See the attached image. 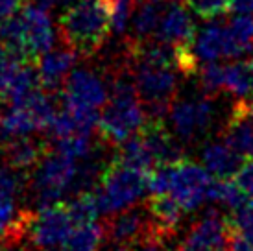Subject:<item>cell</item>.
Instances as JSON below:
<instances>
[{
  "label": "cell",
  "mask_w": 253,
  "mask_h": 251,
  "mask_svg": "<svg viewBox=\"0 0 253 251\" xmlns=\"http://www.w3.org/2000/svg\"><path fill=\"white\" fill-rule=\"evenodd\" d=\"M212 179L214 177L204 165L179 159L152 170L148 190L152 196H170L181 205L185 212H190L202 203L209 202Z\"/></svg>",
  "instance_id": "obj_1"
},
{
  "label": "cell",
  "mask_w": 253,
  "mask_h": 251,
  "mask_svg": "<svg viewBox=\"0 0 253 251\" xmlns=\"http://www.w3.org/2000/svg\"><path fill=\"white\" fill-rule=\"evenodd\" d=\"M56 41L54 24L46 9L37 4L22 6L0 26V42L24 61H36L52 50Z\"/></svg>",
  "instance_id": "obj_2"
},
{
  "label": "cell",
  "mask_w": 253,
  "mask_h": 251,
  "mask_svg": "<svg viewBox=\"0 0 253 251\" xmlns=\"http://www.w3.org/2000/svg\"><path fill=\"white\" fill-rule=\"evenodd\" d=\"M111 32L106 0H78L59 19V34L80 56H94Z\"/></svg>",
  "instance_id": "obj_3"
},
{
  "label": "cell",
  "mask_w": 253,
  "mask_h": 251,
  "mask_svg": "<svg viewBox=\"0 0 253 251\" xmlns=\"http://www.w3.org/2000/svg\"><path fill=\"white\" fill-rule=\"evenodd\" d=\"M150 172L127 167L120 161L107 165L94 188L102 214H115L133 207L148 190Z\"/></svg>",
  "instance_id": "obj_4"
},
{
  "label": "cell",
  "mask_w": 253,
  "mask_h": 251,
  "mask_svg": "<svg viewBox=\"0 0 253 251\" xmlns=\"http://www.w3.org/2000/svg\"><path fill=\"white\" fill-rule=\"evenodd\" d=\"M80 174V161L57 150L46 152L32 175V194L37 207L57 203L67 192H74Z\"/></svg>",
  "instance_id": "obj_5"
},
{
  "label": "cell",
  "mask_w": 253,
  "mask_h": 251,
  "mask_svg": "<svg viewBox=\"0 0 253 251\" xmlns=\"http://www.w3.org/2000/svg\"><path fill=\"white\" fill-rule=\"evenodd\" d=\"M135 87L139 92L148 120H163L169 115L170 105L176 100L177 72L169 65L154 63H131Z\"/></svg>",
  "instance_id": "obj_6"
},
{
  "label": "cell",
  "mask_w": 253,
  "mask_h": 251,
  "mask_svg": "<svg viewBox=\"0 0 253 251\" xmlns=\"http://www.w3.org/2000/svg\"><path fill=\"white\" fill-rule=\"evenodd\" d=\"M78 223L72 218L67 203H54L39 209L36 216L30 218L28 233L32 242L42 251L57 250L65 244Z\"/></svg>",
  "instance_id": "obj_7"
},
{
  "label": "cell",
  "mask_w": 253,
  "mask_h": 251,
  "mask_svg": "<svg viewBox=\"0 0 253 251\" xmlns=\"http://www.w3.org/2000/svg\"><path fill=\"white\" fill-rule=\"evenodd\" d=\"M214 117L211 96H196L174 100L170 105L169 119L172 131L176 133L177 139L192 140L211 126Z\"/></svg>",
  "instance_id": "obj_8"
},
{
  "label": "cell",
  "mask_w": 253,
  "mask_h": 251,
  "mask_svg": "<svg viewBox=\"0 0 253 251\" xmlns=\"http://www.w3.org/2000/svg\"><path fill=\"white\" fill-rule=\"evenodd\" d=\"M61 89H63V104L74 109L100 111V107H104L109 98L106 82L96 72L87 69L72 70Z\"/></svg>",
  "instance_id": "obj_9"
},
{
  "label": "cell",
  "mask_w": 253,
  "mask_h": 251,
  "mask_svg": "<svg viewBox=\"0 0 253 251\" xmlns=\"http://www.w3.org/2000/svg\"><path fill=\"white\" fill-rule=\"evenodd\" d=\"M231 225L216 210L200 218L179 246V251H229Z\"/></svg>",
  "instance_id": "obj_10"
},
{
  "label": "cell",
  "mask_w": 253,
  "mask_h": 251,
  "mask_svg": "<svg viewBox=\"0 0 253 251\" xmlns=\"http://www.w3.org/2000/svg\"><path fill=\"white\" fill-rule=\"evenodd\" d=\"M192 48L200 61H216L222 57L239 59L244 56V52L235 42L227 26H222L216 22L202 28V32L194 37Z\"/></svg>",
  "instance_id": "obj_11"
},
{
  "label": "cell",
  "mask_w": 253,
  "mask_h": 251,
  "mask_svg": "<svg viewBox=\"0 0 253 251\" xmlns=\"http://www.w3.org/2000/svg\"><path fill=\"white\" fill-rule=\"evenodd\" d=\"M152 220V216H150ZM148 220V214L141 209H124L111 214L107 225L104 227L109 240L115 244L133 246L148 235L155 233L154 222Z\"/></svg>",
  "instance_id": "obj_12"
},
{
  "label": "cell",
  "mask_w": 253,
  "mask_h": 251,
  "mask_svg": "<svg viewBox=\"0 0 253 251\" xmlns=\"http://www.w3.org/2000/svg\"><path fill=\"white\" fill-rule=\"evenodd\" d=\"M78 56L80 54L71 46L48 50L46 54H42L39 57V63H37V72H39L42 89H46L50 92L61 89L67 76L71 74L74 65H76Z\"/></svg>",
  "instance_id": "obj_13"
},
{
  "label": "cell",
  "mask_w": 253,
  "mask_h": 251,
  "mask_svg": "<svg viewBox=\"0 0 253 251\" xmlns=\"http://www.w3.org/2000/svg\"><path fill=\"white\" fill-rule=\"evenodd\" d=\"M154 37L177 46H192L196 34L189 9H185L181 4H172L167 7V11L161 15V22Z\"/></svg>",
  "instance_id": "obj_14"
},
{
  "label": "cell",
  "mask_w": 253,
  "mask_h": 251,
  "mask_svg": "<svg viewBox=\"0 0 253 251\" xmlns=\"http://www.w3.org/2000/svg\"><path fill=\"white\" fill-rule=\"evenodd\" d=\"M202 165L211 172L212 177L231 179L244 165V155H240L225 139L212 140L202 150Z\"/></svg>",
  "instance_id": "obj_15"
},
{
  "label": "cell",
  "mask_w": 253,
  "mask_h": 251,
  "mask_svg": "<svg viewBox=\"0 0 253 251\" xmlns=\"http://www.w3.org/2000/svg\"><path fill=\"white\" fill-rule=\"evenodd\" d=\"M42 155H44L42 144L37 142L36 139H30V135L28 137L7 139L4 144L6 163L17 170H22V172L37 167V163L42 159Z\"/></svg>",
  "instance_id": "obj_16"
},
{
  "label": "cell",
  "mask_w": 253,
  "mask_h": 251,
  "mask_svg": "<svg viewBox=\"0 0 253 251\" xmlns=\"http://www.w3.org/2000/svg\"><path fill=\"white\" fill-rule=\"evenodd\" d=\"M2 120V140L15 139V137H28L34 131H41L36 117L32 115L26 105H9L0 111Z\"/></svg>",
  "instance_id": "obj_17"
},
{
  "label": "cell",
  "mask_w": 253,
  "mask_h": 251,
  "mask_svg": "<svg viewBox=\"0 0 253 251\" xmlns=\"http://www.w3.org/2000/svg\"><path fill=\"white\" fill-rule=\"evenodd\" d=\"M224 139L240 155L253 159V117L242 113L239 107H233V115L227 122Z\"/></svg>",
  "instance_id": "obj_18"
},
{
  "label": "cell",
  "mask_w": 253,
  "mask_h": 251,
  "mask_svg": "<svg viewBox=\"0 0 253 251\" xmlns=\"http://www.w3.org/2000/svg\"><path fill=\"white\" fill-rule=\"evenodd\" d=\"M104 235L106 229L96 222L78 223L61 246V251H98Z\"/></svg>",
  "instance_id": "obj_19"
},
{
  "label": "cell",
  "mask_w": 253,
  "mask_h": 251,
  "mask_svg": "<svg viewBox=\"0 0 253 251\" xmlns=\"http://www.w3.org/2000/svg\"><path fill=\"white\" fill-rule=\"evenodd\" d=\"M163 11L152 2H142L133 13V39H152L159 28Z\"/></svg>",
  "instance_id": "obj_20"
},
{
  "label": "cell",
  "mask_w": 253,
  "mask_h": 251,
  "mask_svg": "<svg viewBox=\"0 0 253 251\" xmlns=\"http://www.w3.org/2000/svg\"><path fill=\"white\" fill-rule=\"evenodd\" d=\"M224 89L235 96H248L253 91V78L248 63H231L225 65Z\"/></svg>",
  "instance_id": "obj_21"
},
{
  "label": "cell",
  "mask_w": 253,
  "mask_h": 251,
  "mask_svg": "<svg viewBox=\"0 0 253 251\" xmlns=\"http://www.w3.org/2000/svg\"><path fill=\"white\" fill-rule=\"evenodd\" d=\"M250 196L240 188V185L237 181L231 179H218L214 177L209 187V202L224 203L231 209H237L239 205L246 202Z\"/></svg>",
  "instance_id": "obj_22"
},
{
  "label": "cell",
  "mask_w": 253,
  "mask_h": 251,
  "mask_svg": "<svg viewBox=\"0 0 253 251\" xmlns=\"http://www.w3.org/2000/svg\"><path fill=\"white\" fill-rule=\"evenodd\" d=\"M54 150H57V152H61L65 155H71V157H74L78 161H85L87 157L92 155V135L74 133V135H69V137L56 139Z\"/></svg>",
  "instance_id": "obj_23"
},
{
  "label": "cell",
  "mask_w": 253,
  "mask_h": 251,
  "mask_svg": "<svg viewBox=\"0 0 253 251\" xmlns=\"http://www.w3.org/2000/svg\"><path fill=\"white\" fill-rule=\"evenodd\" d=\"M67 205H69L71 214H72V218L76 220V223L96 222V218H98V214H100L98 202H96L94 190L80 192V194L74 196V200H71Z\"/></svg>",
  "instance_id": "obj_24"
},
{
  "label": "cell",
  "mask_w": 253,
  "mask_h": 251,
  "mask_svg": "<svg viewBox=\"0 0 253 251\" xmlns=\"http://www.w3.org/2000/svg\"><path fill=\"white\" fill-rule=\"evenodd\" d=\"M109 9V21H111V32L115 35L126 34L129 21L135 13L137 0H106Z\"/></svg>",
  "instance_id": "obj_25"
},
{
  "label": "cell",
  "mask_w": 253,
  "mask_h": 251,
  "mask_svg": "<svg viewBox=\"0 0 253 251\" xmlns=\"http://www.w3.org/2000/svg\"><path fill=\"white\" fill-rule=\"evenodd\" d=\"M225 65H218L216 61H205V65L198 70L200 87L205 96H216L224 89Z\"/></svg>",
  "instance_id": "obj_26"
},
{
  "label": "cell",
  "mask_w": 253,
  "mask_h": 251,
  "mask_svg": "<svg viewBox=\"0 0 253 251\" xmlns=\"http://www.w3.org/2000/svg\"><path fill=\"white\" fill-rule=\"evenodd\" d=\"M227 30L235 42L244 52V56L253 52V15H239L229 21Z\"/></svg>",
  "instance_id": "obj_27"
},
{
  "label": "cell",
  "mask_w": 253,
  "mask_h": 251,
  "mask_svg": "<svg viewBox=\"0 0 253 251\" xmlns=\"http://www.w3.org/2000/svg\"><path fill=\"white\" fill-rule=\"evenodd\" d=\"M24 188V174L11 165H0V192L11 196H19Z\"/></svg>",
  "instance_id": "obj_28"
},
{
  "label": "cell",
  "mask_w": 253,
  "mask_h": 251,
  "mask_svg": "<svg viewBox=\"0 0 253 251\" xmlns=\"http://www.w3.org/2000/svg\"><path fill=\"white\" fill-rule=\"evenodd\" d=\"M229 2L231 0H187L190 11L204 19H216L229 11Z\"/></svg>",
  "instance_id": "obj_29"
},
{
  "label": "cell",
  "mask_w": 253,
  "mask_h": 251,
  "mask_svg": "<svg viewBox=\"0 0 253 251\" xmlns=\"http://www.w3.org/2000/svg\"><path fill=\"white\" fill-rule=\"evenodd\" d=\"M22 61L24 59H21L17 54H13L4 42H0V92L4 91V87L11 80L15 70L21 67Z\"/></svg>",
  "instance_id": "obj_30"
},
{
  "label": "cell",
  "mask_w": 253,
  "mask_h": 251,
  "mask_svg": "<svg viewBox=\"0 0 253 251\" xmlns=\"http://www.w3.org/2000/svg\"><path fill=\"white\" fill-rule=\"evenodd\" d=\"M231 220H229V225H231L233 231H239V233H253V198L250 196L246 202L239 205L237 209H233Z\"/></svg>",
  "instance_id": "obj_31"
},
{
  "label": "cell",
  "mask_w": 253,
  "mask_h": 251,
  "mask_svg": "<svg viewBox=\"0 0 253 251\" xmlns=\"http://www.w3.org/2000/svg\"><path fill=\"white\" fill-rule=\"evenodd\" d=\"M235 181L239 183L240 188H242L248 196L253 198V159L246 161V163L240 167V170L237 172V175H235Z\"/></svg>",
  "instance_id": "obj_32"
},
{
  "label": "cell",
  "mask_w": 253,
  "mask_h": 251,
  "mask_svg": "<svg viewBox=\"0 0 253 251\" xmlns=\"http://www.w3.org/2000/svg\"><path fill=\"white\" fill-rule=\"evenodd\" d=\"M229 251H253V233H239L231 229Z\"/></svg>",
  "instance_id": "obj_33"
},
{
  "label": "cell",
  "mask_w": 253,
  "mask_h": 251,
  "mask_svg": "<svg viewBox=\"0 0 253 251\" xmlns=\"http://www.w3.org/2000/svg\"><path fill=\"white\" fill-rule=\"evenodd\" d=\"M22 7V0H0V26Z\"/></svg>",
  "instance_id": "obj_34"
},
{
  "label": "cell",
  "mask_w": 253,
  "mask_h": 251,
  "mask_svg": "<svg viewBox=\"0 0 253 251\" xmlns=\"http://www.w3.org/2000/svg\"><path fill=\"white\" fill-rule=\"evenodd\" d=\"M229 11L237 15H253V0H231Z\"/></svg>",
  "instance_id": "obj_35"
},
{
  "label": "cell",
  "mask_w": 253,
  "mask_h": 251,
  "mask_svg": "<svg viewBox=\"0 0 253 251\" xmlns=\"http://www.w3.org/2000/svg\"><path fill=\"white\" fill-rule=\"evenodd\" d=\"M63 2H71V0H36L37 6L44 7V9H50V7H56L57 4H63Z\"/></svg>",
  "instance_id": "obj_36"
},
{
  "label": "cell",
  "mask_w": 253,
  "mask_h": 251,
  "mask_svg": "<svg viewBox=\"0 0 253 251\" xmlns=\"http://www.w3.org/2000/svg\"><path fill=\"white\" fill-rule=\"evenodd\" d=\"M235 107H239L242 113H246V115L253 117V102H239V104L235 105Z\"/></svg>",
  "instance_id": "obj_37"
},
{
  "label": "cell",
  "mask_w": 253,
  "mask_h": 251,
  "mask_svg": "<svg viewBox=\"0 0 253 251\" xmlns=\"http://www.w3.org/2000/svg\"><path fill=\"white\" fill-rule=\"evenodd\" d=\"M111 251H133L131 250V246H124V244H117L113 248Z\"/></svg>",
  "instance_id": "obj_38"
},
{
  "label": "cell",
  "mask_w": 253,
  "mask_h": 251,
  "mask_svg": "<svg viewBox=\"0 0 253 251\" xmlns=\"http://www.w3.org/2000/svg\"><path fill=\"white\" fill-rule=\"evenodd\" d=\"M248 65H250V70H252V78H253V57L250 59V63H248Z\"/></svg>",
  "instance_id": "obj_39"
},
{
  "label": "cell",
  "mask_w": 253,
  "mask_h": 251,
  "mask_svg": "<svg viewBox=\"0 0 253 251\" xmlns=\"http://www.w3.org/2000/svg\"><path fill=\"white\" fill-rule=\"evenodd\" d=\"M0 139H4V137H2V120H0Z\"/></svg>",
  "instance_id": "obj_40"
},
{
  "label": "cell",
  "mask_w": 253,
  "mask_h": 251,
  "mask_svg": "<svg viewBox=\"0 0 253 251\" xmlns=\"http://www.w3.org/2000/svg\"><path fill=\"white\" fill-rule=\"evenodd\" d=\"M154 2H161V0H154Z\"/></svg>",
  "instance_id": "obj_41"
},
{
  "label": "cell",
  "mask_w": 253,
  "mask_h": 251,
  "mask_svg": "<svg viewBox=\"0 0 253 251\" xmlns=\"http://www.w3.org/2000/svg\"><path fill=\"white\" fill-rule=\"evenodd\" d=\"M39 251H42V250H39Z\"/></svg>",
  "instance_id": "obj_42"
}]
</instances>
